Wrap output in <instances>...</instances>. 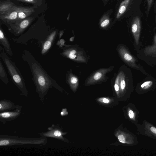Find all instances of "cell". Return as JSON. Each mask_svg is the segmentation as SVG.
<instances>
[{
  "mask_svg": "<svg viewBox=\"0 0 156 156\" xmlns=\"http://www.w3.org/2000/svg\"><path fill=\"white\" fill-rule=\"evenodd\" d=\"M48 142L47 137H20L17 136L0 135V146H11L26 144L45 145Z\"/></svg>",
  "mask_w": 156,
  "mask_h": 156,
  "instance_id": "2",
  "label": "cell"
},
{
  "mask_svg": "<svg viewBox=\"0 0 156 156\" xmlns=\"http://www.w3.org/2000/svg\"><path fill=\"white\" fill-rule=\"evenodd\" d=\"M100 21V26L102 27H104L109 24L111 20L109 16L105 14L102 17Z\"/></svg>",
  "mask_w": 156,
  "mask_h": 156,
  "instance_id": "16",
  "label": "cell"
},
{
  "mask_svg": "<svg viewBox=\"0 0 156 156\" xmlns=\"http://www.w3.org/2000/svg\"><path fill=\"white\" fill-rule=\"evenodd\" d=\"M114 87L115 90L116 91H119V87L118 85H117L116 84H115L114 85Z\"/></svg>",
  "mask_w": 156,
  "mask_h": 156,
  "instance_id": "28",
  "label": "cell"
},
{
  "mask_svg": "<svg viewBox=\"0 0 156 156\" xmlns=\"http://www.w3.org/2000/svg\"><path fill=\"white\" fill-rule=\"evenodd\" d=\"M34 18L33 17H28L21 20H18L15 22L12 25V27L18 33H20L29 25Z\"/></svg>",
  "mask_w": 156,
  "mask_h": 156,
  "instance_id": "7",
  "label": "cell"
},
{
  "mask_svg": "<svg viewBox=\"0 0 156 156\" xmlns=\"http://www.w3.org/2000/svg\"><path fill=\"white\" fill-rule=\"evenodd\" d=\"M56 34V31H54L49 35L48 40L44 42L43 45L41 52L42 54H44L50 49Z\"/></svg>",
  "mask_w": 156,
  "mask_h": 156,
  "instance_id": "12",
  "label": "cell"
},
{
  "mask_svg": "<svg viewBox=\"0 0 156 156\" xmlns=\"http://www.w3.org/2000/svg\"><path fill=\"white\" fill-rule=\"evenodd\" d=\"M3 50V49L2 50L0 48L1 56L5 63L15 84L21 91L22 95L27 96L28 91L21 75L15 65L4 53Z\"/></svg>",
  "mask_w": 156,
  "mask_h": 156,
  "instance_id": "3",
  "label": "cell"
},
{
  "mask_svg": "<svg viewBox=\"0 0 156 156\" xmlns=\"http://www.w3.org/2000/svg\"><path fill=\"white\" fill-rule=\"evenodd\" d=\"M141 28L140 20L139 16H136L133 19L131 26L132 31L134 34L139 33Z\"/></svg>",
  "mask_w": 156,
  "mask_h": 156,
  "instance_id": "11",
  "label": "cell"
},
{
  "mask_svg": "<svg viewBox=\"0 0 156 156\" xmlns=\"http://www.w3.org/2000/svg\"><path fill=\"white\" fill-rule=\"evenodd\" d=\"M69 16H70V14H69V16H68V17H67V20H69Z\"/></svg>",
  "mask_w": 156,
  "mask_h": 156,
  "instance_id": "30",
  "label": "cell"
},
{
  "mask_svg": "<svg viewBox=\"0 0 156 156\" xmlns=\"http://www.w3.org/2000/svg\"><path fill=\"white\" fill-rule=\"evenodd\" d=\"M152 83V82L151 81H146L144 83H143L141 85V87L142 88H143L144 87H146V86H147L149 84H150V83Z\"/></svg>",
  "mask_w": 156,
  "mask_h": 156,
  "instance_id": "25",
  "label": "cell"
},
{
  "mask_svg": "<svg viewBox=\"0 0 156 156\" xmlns=\"http://www.w3.org/2000/svg\"><path fill=\"white\" fill-rule=\"evenodd\" d=\"M103 0L104 1L107 2L108 1H109V0Z\"/></svg>",
  "mask_w": 156,
  "mask_h": 156,
  "instance_id": "31",
  "label": "cell"
},
{
  "mask_svg": "<svg viewBox=\"0 0 156 156\" xmlns=\"http://www.w3.org/2000/svg\"><path fill=\"white\" fill-rule=\"evenodd\" d=\"M0 78L5 83L7 84L8 82V80L5 70L3 67L1 61L0 64Z\"/></svg>",
  "mask_w": 156,
  "mask_h": 156,
  "instance_id": "15",
  "label": "cell"
},
{
  "mask_svg": "<svg viewBox=\"0 0 156 156\" xmlns=\"http://www.w3.org/2000/svg\"><path fill=\"white\" fill-rule=\"evenodd\" d=\"M14 6L13 3L9 1L1 2L0 15H3L10 10Z\"/></svg>",
  "mask_w": 156,
  "mask_h": 156,
  "instance_id": "13",
  "label": "cell"
},
{
  "mask_svg": "<svg viewBox=\"0 0 156 156\" xmlns=\"http://www.w3.org/2000/svg\"><path fill=\"white\" fill-rule=\"evenodd\" d=\"M153 0H147V11L149 12L151 7Z\"/></svg>",
  "mask_w": 156,
  "mask_h": 156,
  "instance_id": "19",
  "label": "cell"
},
{
  "mask_svg": "<svg viewBox=\"0 0 156 156\" xmlns=\"http://www.w3.org/2000/svg\"><path fill=\"white\" fill-rule=\"evenodd\" d=\"M78 81L77 79L75 77H73L71 78L70 82L72 84H75Z\"/></svg>",
  "mask_w": 156,
  "mask_h": 156,
  "instance_id": "23",
  "label": "cell"
},
{
  "mask_svg": "<svg viewBox=\"0 0 156 156\" xmlns=\"http://www.w3.org/2000/svg\"><path fill=\"white\" fill-rule=\"evenodd\" d=\"M151 130L153 133L156 134V128L154 127H152L150 128Z\"/></svg>",
  "mask_w": 156,
  "mask_h": 156,
  "instance_id": "27",
  "label": "cell"
},
{
  "mask_svg": "<svg viewBox=\"0 0 156 156\" xmlns=\"http://www.w3.org/2000/svg\"><path fill=\"white\" fill-rule=\"evenodd\" d=\"M19 105H16L11 101L7 99H2L0 101V112L6 110H14L17 108Z\"/></svg>",
  "mask_w": 156,
  "mask_h": 156,
  "instance_id": "9",
  "label": "cell"
},
{
  "mask_svg": "<svg viewBox=\"0 0 156 156\" xmlns=\"http://www.w3.org/2000/svg\"><path fill=\"white\" fill-rule=\"evenodd\" d=\"M0 18L3 21L7 22H16L18 21V11L17 6H14L9 11L2 15Z\"/></svg>",
  "mask_w": 156,
  "mask_h": 156,
  "instance_id": "6",
  "label": "cell"
},
{
  "mask_svg": "<svg viewBox=\"0 0 156 156\" xmlns=\"http://www.w3.org/2000/svg\"><path fill=\"white\" fill-rule=\"evenodd\" d=\"M0 42L4 47L6 51L9 54L12 55V52L10 47L7 38L4 36V33L1 29L0 30Z\"/></svg>",
  "mask_w": 156,
  "mask_h": 156,
  "instance_id": "14",
  "label": "cell"
},
{
  "mask_svg": "<svg viewBox=\"0 0 156 156\" xmlns=\"http://www.w3.org/2000/svg\"><path fill=\"white\" fill-rule=\"evenodd\" d=\"M24 2L34 3L36 2V0H15Z\"/></svg>",
  "mask_w": 156,
  "mask_h": 156,
  "instance_id": "22",
  "label": "cell"
},
{
  "mask_svg": "<svg viewBox=\"0 0 156 156\" xmlns=\"http://www.w3.org/2000/svg\"><path fill=\"white\" fill-rule=\"evenodd\" d=\"M131 0H124L120 4L116 16V20L119 19L126 11Z\"/></svg>",
  "mask_w": 156,
  "mask_h": 156,
  "instance_id": "10",
  "label": "cell"
},
{
  "mask_svg": "<svg viewBox=\"0 0 156 156\" xmlns=\"http://www.w3.org/2000/svg\"><path fill=\"white\" fill-rule=\"evenodd\" d=\"M121 88L122 90L124 89L126 86V83L125 81L124 80H122L121 81Z\"/></svg>",
  "mask_w": 156,
  "mask_h": 156,
  "instance_id": "24",
  "label": "cell"
},
{
  "mask_svg": "<svg viewBox=\"0 0 156 156\" xmlns=\"http://www.w3.org/2000/svg\"><path fill=\"white\" fill-rule=\"evenodd\" d=\"M124 58L125 60L127 61H130L132 58V56L128 53H126L125 54Z\"/></svg>",
  "mask_w": 156,
  "mask_h": 156,
  "instance_id": "21",
  "label": "cell"
},
{
  "mask_svg": "<svg viewBox=\"0 0 156 156\" xmlns=\"http://www.w3.org/2000/svg\"><path fill=\"white\" fill-rule=\"evenodd\" d=\"M17 7L18 11V21L27 18L34 12V10L33 8L21 6Z\"/></svg>",
  "mask_w": 156,
  "mask_h": 156,
  "instance_id": "8",
  "label": "cell"
},
{
  "mask_svg": "<svg viewBox=\"0 0 156 156\" xmlns=\"http://www.w3.org/2000/svg\"><path fill=\"white\" fill-rule=\"evenodd\" d=\"M129 115L130 118H133L134 116V114L133 112L130 110L129 112Z\"/></svg>",
  "mask_w": 156,
  "mask_h": 156,
  "instance_id": "26",
  "label": "cell"
},
{
  "mask_svg": "<svg viewBox=\"0 0 156 156\" xmlns=\"http://www.w3.org/2000/svg\"><path fill=\"white\" fill-rule=\"evenodd\" d=\"M31 68L36 86V91L43 103L44 97L50 88L54 87L59 90V88L56 83L52 82L39 65L35 63L32 64Z\"/></svg>",
  "mask_w": 156,
  "mask_h": 156,
  "instance_id": "1",
  "label": "cell"
},
{
  "mask_svg": "<svg viewBox=\"0 0 156 156\" xmlns=\"http://www.w3.org/2000/svg\"><path fill=\"white\" fill-rule=\"evenodd\" d=\"M118 137L119 141L120 142L123 143H126L125 138L123 135H119L118 136Z\"/></svg>",
  "mask_w": 156,
  "mask_h": 156,
  "instance_id": "18",
  "label": "cell"
},
{
  "mask_svg": "<svg viewBox=\"0 0 156 156\" xmlns=\"http://www.w3.org/2000/svg\"><path fill=\"white\" fill-rule=\"evenodd\" d=\"M47 130V131L40 133L38 134L43 137L52 138L61 140L64 139L63 135L65 133L62 130L59 125L53 124L48 127Z\"/></svg>",
  "mask_w": 156,
  "mask_h": 156,
  "instance_id": "4",
  "label": "cell"
},
{
  "mask_svg": "<svg viewBox=\"0 0 156 156\" xmlns=\"http://www.w3.org/2000/svg\"><path fill=\"white\" fill-rule=\"evenodd\" d=\"M22 106L20 105L16 109L12 111H5L0 113V122L5 124L18 118L21 113Z\"/></svg>",
  "mask_w": 156,
  "mask_h": 156,
  "instance_id": "5",
  "label": "cell"
},
{
  "mask_svg": "<svg viewBox=\"0 0 156 156\" xmlns=\"http://www.w3.org/2000/svg\"><path fill=\"white\" fill-rule=\"evenodd\" d=\"M101 76L102 74L101 73L98 72L94 75V78L95 80H98L101 78Z\"/></svg>",
  "mask_w": 156,
  "mask_h": 156,
  "instance_id": "20",
  "label": "cell"
},
{
  "mask_svg": "<svg viewBox=\"0 0 156 156\" xmlns=\"http://www.w3.org/2000/svg\"><path fill=\"white\" fill-rule=\"evenodd\" d=\"M103 101L104 103H108L109 102L108 100V99H107V98H103Z\"/></svg>",
  "mask_w": 156,
  "mask_h": 156,
  "instance_id": "29",
  "label": "cell"
},
{
  "mask_svg": "<svg viewBox=\"0 0 156 156\" xmlns=\"http://www.w3.org/2000/svg\"><path fill=\"white\" fill-rule=\"evenodd\" d=\"M76 52V51L75 50H73L70 51L69 56V58L71 59L75 58L76 56V55H75Z\"/></svg>",
  "mask_w": 156,
  "mask_h": 156,
  "instance_id": "17",
  "label": "cell"
}]
</instances>
